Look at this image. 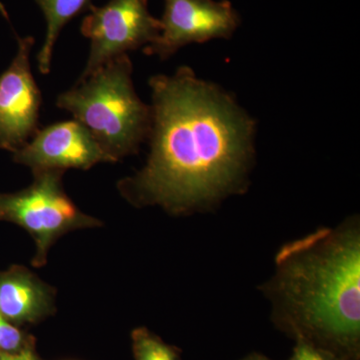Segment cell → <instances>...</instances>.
<instances>
[{
	"instance_id": "1",
	"label": "cell",
	"mask_w": 360,
	"mask_h": 360,
	"mask_svg": "<svg viewBox=\"0 0 360 360\" xmlns=\"http://www.w3.org/2000/svg\"><path fill=\"white\" fill-rule=\"evenodd\" d=\"M148 163L118 186L137 205L184 212L236 189L252 153L253 124L219 87L188 68L155 75Z\"/></svg>"
},
{
	"instance_id": "2",
	"label": "cell",
	"mask_w": 360,
	"mask_h": 360,
	"mask_svg": "<svg viewBox=\"0 0 360 360\" xmlns=\"http://www.w3.org/2000/svg\"><path fill=\"white\" fill-rule=\"evenodd\" d=\"M274 307L300 326L343 342L360 333L359 225L322 229L283 246L269 284Z\"/></svg>"
},
{
	"instance_id": "3",
	"label": "cell",
	"mask_w": 360,
	"mask_h": 360,
	"mask_svg": "<svg viewBox=\"0 0 360 360\" xmlns=\"http://www.w3.org/2000/svg\"><path fill=\"white\" fill-rule=\"evenodd\" d=\"M131 75V60L122 54L56 99L115 161L137 151L150 132L151 108L137 96Z\"/></svg>"
},
{
	"instance_id": "4",
	"label": "cell",
	"mask_w": 360,
	"mask_h": 360,
	"mask_svg": "<svg viewBox=\"0 0 360 360\" xmlns=\"http://www.w3.org/2000/svg\"><path fill=\"white\" fill-rule=\"evenodd\" d=\"M63 170H35L34 181L25 191L0 193V220L22 226L34 238L35 266L46 259L49 246L73 229L96 226V219L84 214L63 191Z\"/></svg>"
},
{
	"instance_id": "5",
	"label": "cell",
	"mask_w": 360,
	"mask_h": 360,
	"mask_svg": "<svg viewBox=\"0 0 360 360\" xmlns=\"http://www.w3.org/2000/svg\"><path fill=\"white\" fill-rule=\"evenodd\" d=\"M80 32L89 39V60L79 79L89 77L116 56L153 44L161 22L148 11V0H110L101 7L90 6Z\"/></svg>"
},
{
	"instance_id": "6",
	"label": "cell",
	"mask_w": 360,
	"mask_h": 360,
	"mask_svg": "<svg viewBox=\"0 0 360 360\" xmlns=\"http://www.w3.org/2000/svg\"><path fill=\"white\" fill-rule=\"evenodd\" d=\"M160 22V35L143 52L165 59L186 44L229 39L240 18L227 0H165Z\"/></svg>"
},
{
	"instance_id": "7",
	"label": "cell",
	"mask_w": 360,
	"mask_h": 360,
	"mask_svg": "<svg viewBox=\"0 0 360 360\" xmlns=\"http://www.w3.org/2000/svg\"><path fill=\"white\" fill-rule=\"evenodd\" d=\"M18 51L0 75V148L15 153L39 130L41 94L30 68L32 37H18Z\"/></svg>"
},
{
	"instance_id": "8",
	"label": "cell",
	"mask_w": 360,
	"mask_h": 360,
	"mask_svg": "<svg viewBox=\"0 0 360 360\" xmlns=\"http://www.w3.org/2000/svg\"><path fill=\"white\" fill-rule=\"evenodd\" d=\"M15 162L35 170L89 169L97 163L115 162L94 135L77 120L37 130L30 141L13 153Z\"/></svg>"
},
{
	"instance_id": "9",
	"label": "cell",
	"mask_w": 360,
	"mask_h": 360,
	"mask_svg": "<svg viewBox=\"0 0 360 360\" xmlns=\"http://www.w3.org/2000/svg\"><path fill=\"white\" fill-rule=\"evenodd\" d=\"M52 307L51 290L23 267L0 272V314L9 321H33Z\"/></svg>"
},
{
	"instance_id": "10",
	"label": "cell",
	"mask_w": 360,
	"mask_h": 360,
	"mask_svg": "<svg viewBox=\"0 0 360 360\" xmlns=\"http://www.w3.org/2000/svg\"><path fill=\"white\" fill-rule=\"evenodd\" d=\"M46 20L44 44L37 54L39 70L42 75L51 71L54 45L61 30L73 18L89 11L91 0H35Z\"/></svg>"
},
{
	"instance_id": "11",
	"label": "cell",
	"mask_w": 360,
	"mask_h": 360,
	"mask_svg": "<svg viewBox=\"0 0 360 360\" xmlns=\"http://www.w3.org/2000/svg\"><path fill=\"white\" fill-rule=\"evenodd\" d=\"M134 338L136 360H177L172 348L148 331L137 330Z\"/></svg>"
},
{
	"instance_id": "12",
	"label": "cell",
	"mask_w": 360,
	"mask_h": 360,
	"mask_svg": "<svg viewBox=\"0 0 360 360\" xmlns=\"http://www.w3.org/2000/svg\"><path fill=\"white\" fill-rule=\"evenodd\" d=\"M22 343V335L15 326L0 314V349L15 352Z\"/></svg>"
},
{
	"instance_id": "13",
	"label": "cell",
	"mask_w": 360,
	"mask_h": 360,
	"mask_svg": "<svg viewBox=\"0 0 360 360\" xmlns=\"http://www.w3.org/2000/svg\"><path fill=\"white\" fill-rule=\"evenodd\" d=\"M290 360H330L314 345L300 341Z\"/></svg>"
},
{
	"instance_id": "14",
	"label": "cell",
	"mask_w": 360,
	"mask_h": 360,
	"mask_svg": "<svg viewBox=\"0 0 360 360\" xmlns=\"http://www.w3.org/2000/svg\"><path fill=\"white\" fill-rule=\"evenodd\" d=\"M0 360H37L35 355L30 350L25 349L18 354H2Z\"/></svg>"
},
{
	"instance_id": "15",
	"label": "cell",
	"mask_w": 360,
	"mask_h": 360,
	"mask_svg": "<svg viewBox=\"0 0 360 360\" xmlns=\"http://www.w3.org/2000/svg\"><path fill=\"white\" fill-rule=\"evenodd\" d=\"M251 360H260V359H251Z\"/></svg>"
},
{
	"instance_id": "16",
	"label": "cell",
	"mask_w": 360,
	"mask_h": 360,
	"mask_svg": "<svg viewBox=\"0 0 360 360\" xmlns=\"http://www.w3.org/2000/svg\"><path fill=\"white\" fill-rule=\"evenodd\" d=\"M0 356H1V354H0Z\"/></svg>"
}]
</instances>
